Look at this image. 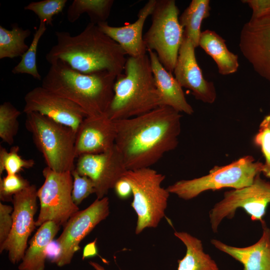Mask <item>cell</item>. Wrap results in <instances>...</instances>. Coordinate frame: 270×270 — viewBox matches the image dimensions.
Segmentation results:
<instances>
[{
	"mask_svg": "<svg viewBox=\"0 0 270 270\" xmlns=\"http://www.w3.org/2000/svg\"><path fill=\"white\" fill-rule=\"evenodd\" d=\"M180 112L160 106L144 114L114 120L115 145L127 170L150 168L174 150L181 131Z\"/></svg>",
	"mask_w": 270,
	"mask_h": 270,
	"instance_id": "obj_1",
	"label": "cell"
},
{
	"mask_svg": "<svg viewBox=\"0 0 270 270\" xmlns=\"http://www.w3.org/2000/svg\"><path fill=\"white\" fill-rule=\"evenodd\" d=\"M56 43L46 55L50 64L61 60L84 74L107 71L116 76L122 74L126 54L97 24L89 22L76 36L67 32H55Z\"/></svg>",
	"mask_w": 270,
	"mask_h": 270,
	"instance_id": "obj_2",
	"label": "cell"
},
{
	"mask_svg": "<svg viewBox=\"0 0 270 270\" xmlns=\"http://www.w3.org/2000/svg\"><path fill=\"white\" fill-rule=\"evenodd\" d=\"M116 76L107 71L78 72L61 60L52 64L42 86L73 102L88 116L105 115L114 95Z\"/></svg>",
	"mask_w": 270,
	"mask_h": 270,
	"instance_id": "obj_3",
	"label": "cell"
},
{
	"mask_svg": "<svg viewBox=\"0 0 270 270\" xmlns=\"http://www.w3.org/2000/svg\"><path fill=\"white\" fill-rule=\"evenodd\" d=\"M124 71L116 78L114 97L106 114L108 118H131L161 106L148 53L128 56Z\"/></svg>",
	"mask_w": 270,
	"mask_h": 270,
	"instance_id": "obj_4",
	"label": "cell"
},
{
	"mask_svg": "<svg viewBox=\"0 0 270 270\" xmlns=\"http://www.w3.org/2000/svg\"><path fill=\"white\" fill-rule=\"evenodd\" d=\"M25 126L46 166L58 172L74 168L76 132L38 112L26 114Z\"/></svg>",
	"mask_w": 270,
	"mask_h": 270,
	"instance_id": "obj_5",
	"label": "cell"
},
{
	"mask_svg": "<svg viewBox=\"0 0 270 270\" xmlns=\"http://www.w3.org/2000/svg\"><path fill=\"white\" fill-rule=\"evenodd\" d=\"M263 170L264 163L247 155L228 164L214 166L208 174L202 176L178 180L166 189L170 194L184 200H190L208 190L226 188L236 190L248 186Z\"/></svg>",
	"mask_w": 270,
	"mask_h": 270,
	"instance_id": "obj_6",
	"label": "cell"
},
{
	"mask_svg": "<svg viewBox=\"0 0 270 270\" xmlns=\"http://www.w3.org/2000/svg\"><path fill=\"white\" fill-rule=\"evenodd\" d=\"M123 178L132 188L131 206L138 216L136 234L146 228L157 227L165 216L170 194L161 186L165 176L146 168L127 170Z\"/></svg>",
	"mask_w": 270,
	"mask_h": 270,
	"instance_id": "obj_7",
	"label": "cell"
},
{
	"mask_svg": "<svg viewBox=\"0 0 270 270\" xmlns=\"http://www.w3.org/2000/svg\"><path fill=\"white\" fill-rule=\"evenodd\" d=\"M179 10L174 0H156L152 24L143 36L147 50L156 54L160 62L174 72L184 30L179 21Z\"/></svg>",
	"mask_w": 270,
	"mask_h": 270,
	"instance_id": "obj_8",
	"label": "cell"
},
{
	"mask_svg": "<svg viewBox=\"0 0 270 270\" xmlns=\"http://www.w3.org/2000/svg\"><path fill=\"white\" fill-rule=\"evenodd\" d=\"M270 204V182L262 179L260 174L250 186L232 189L224 194L223 198L216 204L210 212L212 229L216 232L224 218H232L238 208L243 209L252 220L265 224L264 220L266 208Z\"/></svg>",
	"mask_w": 270,
	"mask_h": 270,
	"instance_id": "obj_9",
	"label": "cell"
},
{
	"mask_svg": "<svg viewBox=\"0 0 270 270\" xmlns=\"http://www.w3.org/2000/svg\"><path fill=\"white\" fill-rule=\"evenodd\" d=\"M44 181L38 190L40 210L36 226L48 221L64 226L79 211L72 198L73 178L71 172H58L46 166L42 170Z\"/></svg>",
	"mask_w": 270,
	"mask_h": 270,
	"instance_id": "obj_10",
	"label": "cell"
},
{
	"mask_svg": "<svg viewBox=\"0 0 270 270\" xmlns=\"http://www.w3.org/2000/svg\"><path fill=\"white\" fill-rule=\"evenodd\" d=\"M37 191L30 184L12 198V224L10 234L0 245V252H8V259L13 264L22 260L30 236L36 226L34 216L37 210Z\"/></svg>",
	"mask_w": 270,
	"mask_h": 270,
	"instance_id": "obj_11",
	"label": "cell"
},
{
	"mask_svg": "<svg viewBox=\"0 0 270 270\" xmlns=\"http://www.w3.org/2000/svg\"><path fill=\"white\" fill-rule=\"evenodd\" d=\"M110 214L106 196L96 198L86 209L74 214L64 226L62 232L56 240L60 254L54 262L58 266L71 262L74 254L80 249V242Z\"/></svg>",
	"mask_w": 270,
	"mask_h": 270,
	"instance_id": "obj_12",
	"label": "cell"
},
{
	"mask_svg": "<svg viewBox=\"0 0 270 270\" xmlns=\"http://www.w3.org/2000/svg\"><path fill=\"white\" fill-rule=\"evenodd\" d=\"M75 169L80 175L86 176L92 181L98 199L106 196L127 170L116 145L104 152L79 156Z\"/></svg>",
	"mask_w": 270,
	"mask_h": 270,
	"instance_id": "obj_13",
	"label": "cell"
},
{
	"mask_svg": "<svg viewBox=\"0 0 270 270\" xmlns=\"http://www.w3.org/2000/svg\"><path fill=\"white\" fill-rule=\"evenodd\" d=\"M24 113L38 112L76 132L87 117L76 104L42 86L30 90L24 97Z\"/></svg>",
	"mask_w": 270,
	"mask_h": 270,
	"instance_id": "obj_14",
	"label": "cell"
},
{
	"mask_svg": "<svg viewBox=\"0 0 270 270\" xmlns=\"http://www.w3.org/2000/svg\"><path fill=\"white\" fill-rule=\"evenodd\" d=\"M239 48L254 70L270 82V14L243 26Z\"/></svg>",
	"mask_w": 270,
	"mask_h": 270,
	"instance_id": "obj_15",
	"label": "cell"
},
{
	"mask_svg": "<svg viewBox=\"0 0 270 270\" xmlns=\"http://www.w3.org/2000/svg\"><path fill=\"white\" fill-rule=\"evenodd\" d=\"M195 47L191 40L184 35L174 72L182 88L190 90L196 99L212 104L216 98L212 82L206 80L196 61Z\"/></svg>",
	"mask_w": 270,
	"mask_h": 270,
	"instance_id": "obj_16",
	"label": "cell"
},
{
	"mask_svg": "<svg viewBox=\"0 0 270 270\" xmlns=\"http://www.w3.org/2000/svg\"><path fill=\"white\" fill-rule=\"evenodd\" d=\"M116 123L106 114L86 117L76 132L75 154L76 158L84 154L106 152L115 145Z\"/></svg>",
	"mask_w": 270,
	"mask_h": 270,
	"instance_id": "obj_17",
	"label": "cell"
},
{
	"mask_svg": "<svg viewBox=\"0 0 270 270\" xmlns=\"http://www.w3.org/2000/svg\"><path fill=\"white\" fill-rule=\"evenodd\" d=\"M156 0H149L138 12L137 20L132 24L122 26H110L107 22L97 24L105 34L116 42L131 57H138L148 53L143 40L142 30L145 22L152 13Z\"/></svg>",
	"mask_w": 270,
	"mask_h": 270,
	"instance_id": "obj_18",
	"label": "cell"
},
{
	"mask_svg": "<svg viewBox=\"0 0 270 270\" xmlns=\"http://www.w3.org/2000/svg\"><path fill=\"white\" fill-rule=\"evenodd\" d=\"M262 226L260 238L246 247L229 246L216 239L210 242L216 248L241 263L243 270H270V228L266 223Z\"/></svg>",
	"mask_w": 270,
	"mask_h": 270,
	"instance_id": "obj_19",
	"label": "cell"
},
{
	"mask_svg": "<svg viewBox=\"0 0 270 270\" xmlns=\"http://www.w3.org/2000/svg\"><path fill=\"white\" fill-rule=\"evenodd\" d=\"M161 106H168L180 112L192 115L194 109L188 102L182 90L172 74L167 70L154 51L147 50Z\"/></svg>",
	"mask_w": 270,
	"mask_h": 270,
	"instance_id": "obj_20",
	"label": "cell"
},
{
	"mask_svg": "<svg viewBox=\"0 0 270 270\" xmlns=\"http://www.w3.org/2000/svg\"><path fill=\"white\" fill-rule=\"evenodd\" d=\"M60 226L52 221H48L40 226L31 238L19 270H44L47 250L49 244L60 230Z\"/></svg>",
	"mask_w": 270,
	"mask_h": 270,
	"instance_id": "obj_21",
	"label": "cell"
},
{
	"mask_svg": "<svg viewBox=\"0 0 270 270\" xmlns=\"http://www.w3.org/2000/svg\"><path fill=\"white\" fill-rule=\"evenodd\" d=\"M199 46L213 58L220 74L228 75L238 70V55L228 50L225 40L214 31L206 30L202 32Z\"/></svg>",
	"mask_w": 270,
	"mask_h": 270,
	"instance_id": "obj_22",
	"label": "cell"
},
{
	"mask_svg": "<svg viewBox=\"0 0 270 270\" xmlns=\"http://www.w3.org/2000/svg\"><path fill=\"white\" fill-rule=\"evenodd\" d=\"M174 234L186 249L184 256L178 261L177 270H220L216 262L204 252L200 240L184 232H175Z\"/></svg>",
	"mask_w": 270,
	"mask_h": 270,
	"instance_id": "obj_23",
	"label": "cell"
},
{
	"mask_svg": "<svg viewBox=\"0 0 270 270\" xmlns=\"http://www.w3.org/2000/svg\"><path fill=\"white\" fill-rule=\"evenodd\" d=\"M209 0H192L179 17L184 34L190 38L195 48L199 46L202 21L210 16Z\"/></svg>",
	"mask_w": 270,
	"mask_h": 270,
	"instance_id": "obj_24",
	"label": "cell"
},
{
	"mask_svg": "<svg viewBox=\"0 0 270 270\" xmlns=\"http://www.w3.org/2000/svg\"><path fill=\"white\" fill-rule=\"evenodd\" d=\"M114 0H74L67 10V19L70 22H76L84 13L90 18V22L98 24L106 22Z\"/></svg>",
	"mask_w": 270,
	"mask_h": 270,
	"instance_id": "obj_25",
	"label": "cell"
},
{
	"mask_svg": "<svg viewBox=\"0 0 270 270\" xmlns=\"http://www.w3.org/2000/svg\"><path fill=\"white\" fill-rule=\"evenodd\" d=\"M29 29H24L14 24L11 30L0 26V59L22 56L29 46L25 40L30 35Z\"/></svg>",
	"mask_w": 270,
	"mask_h": 270,
	"instance_id": "obj_26",
	"label": "cell"
},
{
	"mask_svg": "<svg viewBox=\"0 0 270 270\" xmlns=\"http://www.w3.org/2000/svg\"><path fill=\"white\" fill-rule=\"evenodd\" d=\"M46 24L43 22H40L38 28L34 34L32 40L28 50L21 56L20 62L12 68L14 74H28L34 78L42 80L36 64V52L39 41L46 30Z\"/></svg>",
	"mask_w": 270,
	"mask_h": 270,
	"instance_id": "obj_27",
	"label": "cell"
},
{
	"mask_svg": "<svg viewBox=\"0 0 270 270\" xmlns=\"http://www.w3.org/2000/svg\"><path fill=\"white\" fill-rule=\"evenodd\" d=\"M20 114L10 102H5L0 106V138L10 146L14 144L18 131V118Z\"/></svg>",
	"mask_w": 270,
	"mask_h": 270,
	"instance_id": "obj_28",
	"label": "cell"
},
{
	"mask_svg": "<svg viewBox=\"0 0 270 270\" xmlns=\"http://www.w3.org/2000/svg\"><path fill=\"white\" fill-rule=\"evenodd\" d=\"M19 146H12L9 152L0 147V174L4 171L7 174H18L24 168H30L35 164L32 159H24L19 154Z\"/></svg>",
	"mask_w": 270,
	"mask_h": 270,
	"instance_id": "obj_29",
	"label": "cell"
},
{
	"mask_svg": "<svg viewBox=\"0 0 270 270\" xmlns=\"http://www.w3.org/2000/svg\"><path fill=\"white\" fill-rule=\"evenodd\" d=\"M67 0H42L32 2L26 6L24 9L34 12L40 22L46 25L52 26L54 16L62 12L67 2Z\"/></svg>",
	"mask_w": 270,
	"mask_h": 270,
	"instance_id": "obj_30",
	"label": "cell"
},
{
	"mask_svg": "<svg viewBox=\"0 0 270 270\" xmlns=\"http://www.w3.org/2000/svg\"><path fill=\"white\" fill-rule=\"evenodd\" d=\"M254 140L260 148L265 160L262 173L270 178V113L261 122Z\"/></svg>",
	"mask_w": 270,
	"mask_h": 270,
	"instance_id": "obj_31",
	"label": "cell"
},
{
	"mask_svg": "<svg viewBox=\"0 0 270 270\" xmlns=\"http://www.w3.org/2000/svg\"><path fill=\"white\" fill-rule=\"evenodd\" d=\"M30 185L28 180L18 174H6L0 178V199L2 201L12 202L14 194Z\"/></svg>",
	"mask_w": 270,
	"mask_h": 270,
	"instance_id": "obj_32",
	"label": "cell"
},
{
	"mask_svg": "<svg viewBox=\"0 0 270 270\" xmlns=\"http://www.w3.org/2000/svg\"><path fill=\"white\" fill-rule=\"evenodd\" d=\"M71 172L73 178L72 198L78 206L88 196L95 193L94 186L88 177L80 175L75 168Z\"/></svg>",
	"mask_w": 270,
	"mask_h": 270,
	"instance_id": "obj_33",
	"label": "cell"
},
{
	"mask_svg": "<svg viewBox=\"0 0 270 270\" xmlns=\"http://www.w3.org/2000/svg\"><path fill=\"white\" fill-rule=\"evenodd\" d=\"M12 210V206L0 203V245L5 242L10 232Z\"/></svg>",
	"mask_w": 270,
	"mask_h": 270,
	"instance_id": "obj_34",
	"label": "cell"
},
{
	"mask_svg": "<svg viewBox=\"0 0 270 270\" xmlns=\"http://www.w3.org/2000/svg\"><path fill=\"white\" fill-rule=\"evenodd\" d=\"M242 2L252 8V20L270 14V0H244Z\"/></svg>",
	"mask_w": 270,
	"mask_h": 270,
	"instance_id": "obj_35",
	"label": "cell"
},
{
	"mask_svg": "<svg viewBox=\"0 0 270 270\" xmlns=\"http://www.w3.org/2000/svg\"><path fill=\"white\" fill-rule=\"evenodd\" d=\"M114 188L116 195L122 199H126L132 194L130 183L123 177L116 182Z\"/></svg>",
	"mask_w": 270,
	"mask_h": 270,
	"instance_id": "obj_36",
	"label": "cell"
},
{
	"mask_svg": "<svg viewBox=\"0 0 270 270\" xmlns=\"http://www.w3.org/2000/svg\"><path fill=\"white\" fill-rule=\"evenodd\" d=\"M89 264L96 270H106L102 266L96 262L90 261Z\"/></svg>",
	"mask_w": 270,
	"mask_h": 270,
	"instance_id": "obj_37",
	"label": "cell"
}]
</instances>
